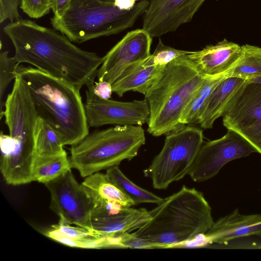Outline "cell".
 <instances>
[{
  "label": "cell",
  "mask_w": 261,
  "mask_h": 261,
  "mask_svg": "<svg viewBox=\"0 0 261 261\" xmlns=\"http://www.w3.org/2000/svg\"><path fill=\"white\" fill-rule=\"evenodd\" d=\"M244 81L238 77H228L218 85L203 109L198 122L201 128H213L215 120L223 115L230 100Z\"/></svg>",
  "instance_id": "20"
},
{
  "label": "cell",
  "mask_w": 261,
  "mask_h": 261,
  "mask_svg": "<svg viewBox=\"0 0 261 261\" xmlns=\"http://www.w3.org/2000/svg\"><path fill=\"white\" fill-rule=\"evenodd\" d=\"M145 140L144 130L140 125H117L95 130L71 146V167L86 177L118 166L136 156Z\"/></svg>",
  "instance_id": "6"
},
{
  "label": "cell",
  "mask_w": 261,
  "mask_h": 261,
  "mask_svg": "<svg viewBox=\"0 0 261 261\" xmlns=\"http://www.w3.org/2000/svg\"><path fill=\"white\" fill-rule=\"evenodd\" d=\"M94 84L87 86L85 108L89 126L107 124L140 125L148 123L150 111L147 100L122 102L104 99L96 95Z\"/></svg>",
  "instance_id": "13"
},
{
  "label": "cell",
  "mask_w": 261,
  "mask_h": 261,
  "mask_svg": "<svg viewBox=\"0 0 261 261\" xmlns=\"http://www.w3.org/2000/svg\"><path fill=\"white\" fill-rule=\"evenodd\" d=\"M52 228L45 231L43 234L47 237L62 244L81 248H108L107 237L99 236L92 231L71 225L59 221Z\"/></svg>",
  "instance_id": "19"
},
{
  "label": "cell",
  "mask_w": 261,
  "mask_h": 261,
  "mask_svg": "<svg viewBox=\"0 0 261 261\" xmlns=\"http://www.w3.org/2000/svg\"><path fill=\"white\" fill-rule=\"evenodd\" d=\"M93 91L98 97L104 99H109L113 92L112 85L106 81H99L94 85Z\"/></svg>",
  "instance_id": "31"
},
{
  "label": "cell",
  "mask_w": 261,
  "mask_h": 261,
  "mask_svg": "<svg viewBox=\"0 0 261 261\" xmlns=\"http://www.w3.org/2000/svg\"><path fill=\"white\" fill-rule=\"evenodd\" d=\"M150 218L149 212L145 208L122 207L92 217V231L102 237L130 233L143 226Z\"/></svg>",
  "instance_id": "18"
},
{
  "label": "cell",
  "mask_w": 261,
  "mask_h": 261,
  "mask_svg": "<svg viewBox=\"0 0 261 261\" xmlns=\"http://www.w3.org/2000/svg\"><path fill=\"white\" fill-rule=\"evenodd\" d=\"M203 143V130L194 126L166 135L161 151L144 170V176L151 179L154 189H167L189 174Z\"/></svg>",
  "instance_id": "8"
},
{
  "label": "cell",
  "mask_w": 261,
  "mask_h": 261,
  "mask_svg": "<svg viewBox=\"0 0 261 261\" xmlns=\"http://www.w3.org/2000/svg\"><path fill=\"white\" fill-rule=\"evenodd\" d=\"M71 168L65 150L55 155H35L33 167V179L45 184L71 170Z\"/></svg>",
  "instance_id": "23"
},
{
  "label": "cell",
  "mask_w": 261,
  "mask_h": 261,
  "mask_svg": "<svg viewBox=\"0 0 261 261\" xmlns=\"http://www.w3.org/2000/svg\"><path fill=\"white\" fill-rule=\"evenodd\" d=\"M152 37L144 29L128 32L103 57L97 76L112 85L142 65L149 58Z\"/></svg>",
  "instance_id": "12"
},
{
  "label": "cell",
  "mask_w": 261,
  "mask_h": 261,
  "mask_svg": "<svg viewBox=\"0 0 261 261\" xmlns=\"http://www.w3.org/2000/svg\"><path fill=\"white\" fill-rule=\"evenodd\" d=\"M142 29L152 38L175 31L191 21L206 0H148Z\"/></svg>",
  "instance_id": "14"
},
{
  "label": "cell",
  "mask_w": 261,
  "mask_h": 261,
  "mask_svg": "<svg viewBox=\"0 0 261 261\" xmlns=\"http://www.w3.org/2000/svg\"><path fill=\"white\" fill-rule=\"evenodd\" d=\"M192 51L175 49L163 44L160 39L152 54L142 65L144 67L165 65L180 56L188 55Z\"/></svg>",
  "instance_id": "28"
},
{
  "label": "cell",
  "mask_w": 261,
  "mask_h": 261,
  "mask_svg": "<svg viewBox=\"0 0 261 261\" xmlns=\"http://www.w3.org/2000/svg\"><path fill=\"white\" fill-rule=\"evenodd\" d=\"M222 117L227 129L241 135L261 154V83L245 80Z\"/></svg>",
  "instance_id": "9"
},
{
  "label": "cell",
  "mask_w": 261,
  "mask_h": 261,
  "mask_svg": "<svg viewBox=\"0 0 261 261\" xmlns=\"http://www.w3.org/2000/svg\"><path fill=\"white\" fill-rule=\"evenodd\" d=\"M106 173L110 180L131 199L135 205L142 203L158 204L164 199L134 184L122 173L118 166L108 169Z\"/></svg>",
  "instance_id": "24"
},
{
  "label": "cell",
  "mask_w": 261,
  "mask_h": 261,
  "mask_svg": "<svg viewBox=\"0 0 261 261\" xmlns=\"http://www.w3.org/2000/svg\"><path fill=\"white\" fill-rule=\"evenodd\" d=\"M19 64L14 57L9 56L8 51H1L0 54V119L4 116L5 102L3 97L10 82L17 76Z\"/></svg>",
  "instance_id": "27"
},
{
  "label": "cell",
  "mask_w": 261,
  "mask_h": 261,
  "mask_svg": "<svg viewBox=\"0 0 261 261\" xmlns=\"http://www.w3.org/2000/svg\"><path fill=\"white\" fill-rule=\"evenodd\" d=\"M104 1L109 2H113V3L114 2V0H104Z\"/></svg>",
  "instance_id": "35"
},
{
  "label": "cell",
  "mask_w": 261,
  "mask_h": 261,
  "mask_svg": "<svg viewBox=\"0 0 261 261\" xmlns=\"http://www.w3.org/2000/svg\"><path fill=\"white\" fill-rule=\"evenodd\" d=\"M148 5V0H139L133 9L124 10L104 0H72L62 16L50 18V23L72 42L81 43L132 27Z\"/></svg>",
  "instance_id": "5"
},
{
  "label": "cell",
  "mask_w": 261,
  "mask_h": 261,
  "mask_svg": "<svg viewBox=\"0 0 261 261\" xmlns=\"http://www.w3.org/2000/svg\"><path fill=\"white\" fill-rule=\"evenodd\" d=\"M254 152L257 151L246 139L228 129L221 138L203 142L188 175L196 182L208 180L228 162Z\"/></svg>",
  "instance_id": "11"
},
{
  "label": "cell",
  "mask_w": 261,
  "mask_h": 261,
  "mask_svg": "<svg viewBox=\"0 0 261 261\" xmlns=\"http://www.w3.org/2000/svg\"><path fill=\"white\" fill-rule=\"evenodd\" d=\"M45 185L50 193V208L59 216L60 221L92 231L94 204L71 170Z\"/></svg>",
  "instance_id": "10"
},
{
  "label": "cell",
  "mask_w": 261,
  "mask_h": 261,
  "mask_svg": "<svg viewBox=\"0 0 261 261\" xmlns=\"http://www.w3.org/2000/svg\"><path fill=\"white\" fill-rule=\"evenodd\" d=\"M72 0H53L51 10L55 17L62 16L68 9Z\"/></svg>",
  "instance_id": "32"
},
{
  "label": "cell",
  "mask_w": 261,
  "mask_h": 261,
  "mask_svg": "<svg viewBox=\"0 0 261 261\" xmlns=\"http://www.w3.org/2000/svg\"><path fill=\"white\" fill-rule=\"evenodd\" d=\"M205 234L211 244L218 245L251 236L261 239V215H242L236 208L231 214L214 222Z\"/></svg>",
  "instance_id": "17"
},
{
  "label": "cell",
  "mask_w": 261,
  "mask_h": 261,
  "mask_svg": "<svg viewBox=\"0 0 261 261\" xmlns=\"http://www.w3.org/2000/svg\"><path fill=\"white\" fill-rule=\"evenodd\" d=\"M225 76L244 80L261 76V47L250 44L242 45L239 60L235 66L226 72Z\"/></svg>",
  "instance_id": "25"
},
{
  "label": "cell",
  "mask_w": 261,
  "mask_h": 261,
  "mask_svg": "<svg viewBox=\"0 0 261 261\" xmlns=\"http://www.w3.org/2000/svg\"><path fill=\"white\" fill-rule=\"evenodd\" d=\"M226 79L225 74L213 77H206L204 82L193 95L181 114L179 122L182 126L198 123L209 97L218 85Z\"/></svg>",
  "instance_id": "22"
},
{
  "label": "cell",
  "mask_w": 261,
  "mask_h": 261,
  "mask_svg": "<svg viewBox=\"0 0 261 261\" xmlns=\"http://www.w3.org/2000/svg\"><path fill=\"white\" fill-rule=\"evenodd\" d=\"M187 55L167 64L145 95L150 111L147 131L154 137L184 127L179 122L181 114L206 78Z\"/></svg>",
  "instance_id": "4"
},
{
  "label": "cell",
  "mask_w": 261,
  "mask_h": 261,
  "mask_svg": "<svg viewBox=\"0 0 261 261\" xmlns=\"http://www.w3.org/2000/svg\"><path fill=\"white\" fill-rule=\"evenodd\" d=\"M34 142L35 155H55L65 150L58 133L45 120L39 117L34 128Z\"/></svg>",
  "instance_id": "26"
},
{
  "label": "cell",
  "mask_w": 261,
  "mask_h": 261,
  "mask_svg": "<svg viewBox=\"0 0 261 261\" xmlns=\"http://www.w3.org/2000/svg\"><path fill=\"white\" fill-rule=\"evenodd\" d=\"M165 65L144 67L142 65L117 80L112 85L113 92L122 97L126 92L133 91L145 95L160 77Z\"/></svg>",
  "instance_id": "21"
},
{
  "label": "cell",
  "mask_w": 261,
  "mask_h": 261,
  "mask_svg": "<svg viewBox=\"0 0 261 261\" xmlns=\"http://www.w3.org/2000/svg\"><path fill=\"white\" fill-rule=\"evenodd\" d=\"M3 31L14 46V57L19 64H31L80 90L94 84L103 60L95 53L83 50L56 30L29 19L10 22Z\"/></svg>",
  "instance_id": "1"
},
{
  "label": "cell",
  "mask_w": 261,
  "mask_h": 261,
  "mask_svg": "<svg viewBox=\"0 0 261 261\" xmlns=\"http://www.w3.org/2000/svg\"><path fill=\"white\" fill-rule=\"evenodd\" d=\"M149 212L150 220L132 233L160 248L177 247L206 233L214 223L203 194L185 186Z\"/></svg>",
  "instance_id": "3"
},
{
  "label": "cell",
  "mask_w": 261,
  "mask_h": 261,
  "mask_svg": "<svg viewBox=\"0 0 261 261\" xmlns=\"http://www.w3.org/2000/svg\"><path fill=\"white\" fill-rule=\"evenodd\" d=\"M82 185L94 204L92 217L135 205L106 173L92 174L85 177Z\"/></svg>",
  "instance_id": "16"
},
{
  "label": "cell",
  "mask_w": 261,
  "mask_h": 261,
  "mask_svg": "<svg viewBox=\"0 0 261 261\" xmlns=\"http://www.w3.org/2000/svg\"><path fill=\"white\" fill-rule=\"evenodd\" d=\"M138 0H114L115 5L121 10H130L134 8Z\"/></svg>",
  "instance_id": "33"
},
{
  "label": "cell",
  "mask_w": 261,
  "mask_h": 261,
  "mask_svg": "<svg viewBox=\"0 0 261 261\" xmlns=\"http://www.w3.org/2000/svg\"><path fill=\"white\" fill-rule=\"evenodd\" d=\"M53 0H20V8L32 18H39L47 14L52 7Z\"/></svg>",
  "instance_id": "29"
},
{
  "label": "cell",
  "mask_w": 261,
  "mask_h": 261,
  "mask_svg": "<svg viewBox=\"0 0 261 261\" xmlns=\"http://www.w3.org/2000/svg\"><path fill=\"white\" fill-rule=\"evenodd\" d=\"M249 82L261 83V76L246 80Z\"/></svg>",
  "instance_id": "34"
},
{
  "label": "cell",
  "mask_w": 261,
  "mask_h": 261,
  "mask_svg": "<svg viewBox=\"0 0 261 261\" xmlns=\"http://www.w3.org/2000/svg\"><path fill=\"white\" fill-rule=\"evenodd\" d=\"M5 108L10 137L2 145V159L12 170H27L32 166L35 155L34 128L38 116L29 88L18 75Z\"/></svg>",
  "instance_id": "7"
},
{
  "label": "cell",
  "mask_w": 261,
  "mask_h": 261,
  "mask_svg": "<svg viewBox=\"0 0 261 261\" xmlns=\"http://www.w3.org/2000/svg\"><path fill=\"white\" fill-rule=\"evenodd\" d=\"M241 53L242 46L224 39L187 56L203 76L213 77L226 74L234 67Z\"/></svg>",
  "instance_id": "15"
},
{
  "label": "cell",
  "mask_w": 261,
  "mask_h": 261,
  "mask_svg": "<svg viewBox=\"0 0 261 261\" xmlns=\"http://www.w3.org/2000/svg\"><path fill=\"white\" fill-rule=\"evenodd\" d=\"M37 115L59 135L64 145H73L89 133L80 89L38 69L19 66Z\"/></svg>",
  "instance_id": "2"
},
{
  "label": "cell",
  "mask_w": 261,
  "mask_h": 261,
  "mask_svg": "<svg viewBox=\"0 0 261 261\" xmlns=\"http://www.w3.org/2000/svg\"><path fill=\"white\" fill-rule=\"evenodd\" d=\"M119 248L135 249H154L159 247L152 242L137 238L132 233H124L119 236Z\"/></svg>",
  "instance_id": "30"
}]
</instances>
